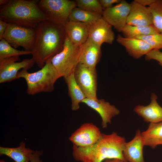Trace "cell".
<instances>
[{"mask_svg": "<svg viewBox=\"0 0 162 162\" xmlns=\"http://www.w3.org/2000/svg\"><path fill=\"white\" fill-rule=\"evenodd\" d=\"M34 151L27 148L25 143L21 142L19 147L10 148L0 147V155H5L13 159L15 162H30Z\"/></svg>", "mask_w": 162, "mask_h": 162, "instance_id": "cell-21", "label": "cell"}, {"mask_svg": "<svg viewBox=\"0 0 162 162\" xmlns=\"http://www.w3.org/2000/svg\"><path fill=\"white\" fill-rule=\"evenodd\" d=\"M90 25L82 22L68 21L64 26L66 36L74 45L81 46L88 37Z\"/></svg>", "mask_w": 162, "mask_h": 162, "instance_id": "cell-18", "label": "cell"}, {"mask_svg": "<svg viewBox=\"0 0 162 162\" xmlns=\"http://www.w3.org/2000/svg\"><path fill=\"white\" fill-rule=\"evenodd\" d=\"M126 143L125 138L115 132L102 134L98 141L88 147H80L74 145L73 156L76 161L102 162L107 159H119L128 162L123 155Z\"/></svg>", "mask_w": 162, "mask_h": 162, "instance_id": "cell-2", "label": "cell"}, {"mask_svg": "<svg viewBox=\"0 0 162 162\" xmlns=\"http://www.w3.org/2000/svg\"><path fill=\"white\" fill-rule=\"evenodd\" d=\"M100 5L104 10L112 7L115 3L118 4L121 0H99Z\"/></svg>", "mask_w": 162, "mask_h": 162, "instance_id": "cell-30", "label": "cell"}, {"mask_svg": "<svg viewBox=\"0 0 162 162\" xmlns=\"http://www.w3.org/2000/svg\"><path fill=\"white\" fill-rule=\"evenodd\" d=\"M9 1V0H0V6L4 5L7 4Z\"/></svg>", "mask_w": 162, "mask_h": 162, "instance_id": "cell-35", "label": "cell"}, {"mask_svg": "<svg viewBox=\"0 0 162 162\" xmlns=\"http://www.w3.org/2000/svg\"><path fill=\"white\" fill-rule=\"evenodd\" d=\"M31 52L20 50L11 46L4 39L0 41V59L31 54Z\"/></svg>", "mask_w": 162, "mask_h": 162, "instance_id": "cell-25", "label": "cell"}, {"mask_svg": "<svg viewBox=\"0 0 162 162\" xmlns=\"http://www.w3.org/2000/svg\"><path fill=\"white\" fill-rule=\"evenodd\" d=\"M38 4L47 20L64 27L69 21L72 10L76 6L75 1L69 0H40Z\"/></svg>", "mask_w": 162, "mask_h": 162, "instance_id": "cell-6", "label": "cell"}, {"mask_svg": "<svg viewBox=\"0 0 162 162\" xmlns=\"http://www.w3.org/2000/svg\"><path fill=\"white\" fill-rule=\"evenodd\" d=\"M112 27L102 17L89 26L88 38L100 46L104 43L112 44L115 39Z\"/></svg>", "mask_w": 162, "mask_h": 162, "instance_id": "cell-12", "label": "cell"}, {"mask_svg": "<svg viewBox=\"0 0 162 162\" xmlns=\"http://www.w3.org/2000/svg\"><path fill=\"white\" fill-rule=\"evenodd\" d=\"M82 49V45L74 44L66 36L62 50L51 60L60 77H64L74 73L79 63Z\"/></svg>", "mask_w": 162, "mask_h": 162, "instance_id": "cell-5", "label": "cell"}, {"mask_svg": "<svg viewBox=\"0 0 162 162\" xmlns=\"http://www.w3.org/2000/svg\"><path fill=\"white\" fill-rule=\"evenodd\" d=\"M145 59L147 61L152 59L156 60L162 66V52L160 50L153 49L151 50L145 55Z\"/></svg>", "mask_w": 162, "mask_h": 162, "instance_id": "cell-29", "label": "cell"}, {"mask_svg": "<svg viewBox=\"0 0 162 162\" xmlns=\"http://www.w3.org/2000/svg\"><path fill=\"white\" fill-rule=\"evenodd\" d=\"M117 41L124 46L128 54L136 59H139L153 50L144 41L136 38H127L118 34Z\"/></svg>", "mask_w": 162, "mask_h": 162, "instance_id": "cell-15", "label": "cell"}, {"mask_svg": "<svg viewBox=\"0 0 162 162\" xmlns=\"http://www.w3.org/2000/svg\"><path fill=\"white\" fill-rule=\"evenodd\" d=\"M19 56L0 59V83L11 82L16 79L20 70L31 68L34 63L31 58H25L20 62Z\"/></svg>", "mask_w": 162, "mask_h": 162, "instance_id": "cell-9", "label": "cell"}, {"mask_svg": "<svg viewBox=\"0 0 162 162\" xmlns=\"http://www.w3.org/2000/svg\"><path fill=\"white\" fill-rule=\"evenodd\" d=\"M0 162H6L5 161L3 160H0Z\"/></svg>", "mask_w": 162, "mask_h": 162, "instance_id": "cell-36", "label": "cell"}, {"mask_svg": "<svg viewBox=\"0 0 162 162\" xmlns=\"http://www.w3.org/2000/svg\"><path fill=\"white\" fill-rule=\"evenodd\" d=\"M158 97L154 93L151 95V101L148 105H138L134 108V111L147 122L157 123L162 122V107L157 101Z\"/></svg>", "mask_w": 162, "mask_h": 162, "instance_id": "cell-16", "label": "cell"}, {"mask_svg": "<svg viewBox=\"0 0 162 162\" xmlns=\"http://www.w3.org/2000/svg\"><path fill=\"white\" fill-rule=\"evenodd\" d=\"M144 146L141 132L138 129L133 139L125 144L123 155L126 161L128 162H145L143 154Z\"/></svg>", "mask_w": 162, "mask_h": 162, "instance_id": "cell-17", "label": "cell"}, {"mask_svg": "<svg viewBox=\"0 0 162 162\" xmlns=\"http://www.w3.org/2000/svg\"><path fill=\"white\" fill-rule=\"evenodd\" d=\"M52 58L47 60L44 66L37 71L29 73L28 70L22 69L18 72L16 78L25 80L27 86V93L29 95L54 91V84L60 77L52 63Z\"/></svg>", "mask_w": 162, "mask_h": 162, "instance_id": "cell-4", "label": "cell"}, {"mask_svg": "<svg viewBox=\"0 0 162 162\" xmlns=\"http://www.w3.org/2000/svg\"><path fill=\"white\" fill-rule=\"evenodd\" d=\"M97 112L102 119L101 125L103 128L110 123L112 118L118 115L120 111L115 106L103 99L94 100L86 98L82 102Z\"/></svg>", "mask_w": 162, "mask_h": 162, "instance_id": "cell-13", "label": "cell"}, {"mask_svg": "<svg viewBox=\"0 0 162 162\" xmlns=\"http://www.w3.org/2000/svg\"><path fill=\"white\" fill-rule=\"evenodd\" d=\"M141 39L148 44L153 49H162V34L158 33L148 35L140 36L135 38Z\"/></svg>", "mask_w": 162, "mask_h": 162, "instance_id": "cell-28", "label": "cell"}, {"mask_svg": "<svg viewBox=\"0 0 162 162\" xmlns=\"http://www.w3.org/2000/svg\"><path fill=\"white\" fill-rule=\"evenodd\" d=\"M8 23L0 20V40L3 39V36Z\"/></svg>", "mask_w": 162, "mask_h": 162, "instance_id": "cell-32", "label": "cell"}, {"mask_svg": "<svg viewBox=\"0 0 162 162\" xmlns=\"http://www.w3.org/2000/svg\"><path fill=\"white\" fill-rule=\"evenodd\" d=\"M35 34V28L8 23L3 39L15 49L21 46L25 50L31 52L34 44Z\"/></svg>", "mask_w": 162, "mask_h": 162, "instance_id": "cell-7", "label": "cell"}, {"mask_svg": "<svg viewBox=\"0 0 162 162\" xmlns=\"http://www.w3.org/2000/svg\"><path fill=\"white\" fill-rule=\"evenodd\" d=\"M149 7L152 17V24L162 34V0H156Z\"/></svg>", "mask_w": 162, "mask_h": 162, "instance_id": "cell-26", "label": "cell"}, {"mask_svg": "<svg viewBox=\"0 0 162 162\" xmlns=\"http://www.w3.org/2000/svg\"><path fill=\"white\" fill-rule=\"evenodd\" d=\"M99 128L92 123H85L69 137L74 145L80 147L91 146L97 142L102 136Z\"/></svg>", "mask_w": 162, "mask_h": 162, "instance_id": "cell-10", "label": "cell"}, {"mask_svg": "<svg viewBox=\"0 0 162 162\" xmlns=\"http://www.w3.org/2000/svg\"><path fill=\"white\" fill-rule=\"evenodd\" d=\"M103 162H125L124 161L119 159H107Z\"/></svg>", "mask_w": 162, "mask_h": 162, "instance_id": "cell-34", "label": "cell"}, {"mask_svg": "<svg viewBox=\"0 0 162 162\" xmlns=\"http://www.w3.org/2000/svg\"><path fill=\"white\" fill-rule=\"evenodd\" d=\"M136 1L142 5L146 7L148 6L149 7L153 4L156 0H135Z\"/></svg>", "mask_w": 162, "mask_h": 162, "instance_id": "cell-33", "label": "cell"}, {"mask_svg": "<svg viewBox=\"0 0 162 162\" xmlns=\"http://www.w3.org/2000/svg\"><path fill=\"white\" fill-rule=\"evenodd\" d=\"M75 2L78 8L102 15L104 10L99 0H76Z\"/></svg>", "mask_w": 162, "mask_h": 162, "instance_id": "cell-27", "label": "cell"}, {"mask_svg": "<svg viewBox=\"0 0 162 162\" xmlns=\"http://www.w3.org/2000/svg\"><path fill=\"white\" fill-rule=\"evenodd\" d=\"M38 0H9L0 6V20L8 23L35 28L47 18L39 8Z\"/></svg>", "mask_w": 162, "mask_h": 162, "instance_id": "cell-3", "label": "cell"}, {"mask_svg": "<svg viewBox=\"0 0 162 162\" xmlns=\"http://www.w3.org/2000/svg\"><path fill=\"white\" fill-rule=\"evenodd\" d=\"M141 134L145 146L154 149L162 145V122L150 123L147 129Z\"/></svg>", "mask_w": 162, "mask_h": 162, "instance_id": "cell-20", "label": "cell"}, {"mask_svg": "<svg viewBox=\"0 0 162 162\" xmlns=\"http://www.w3.org/2000/svg\"><path fill=\"white\" fill-rule=\"evenodd\" d=\"M35 30L32 58L41 68L47 60L62 50L66 35L64 27L55 25L48 20L40 22Z\"/></svg>", "mask_w": 162, "mask_h": 162, "instance_id": "cell-1", "label": "cell"}, {"mask_svg": "<svg viewBox=\"0 0 162 162\" xmlns=\"http://www.w3.org/2000/svg\"><path fill=\"white\" fill-rule=\"evenodd\" d=\"M127 24L133 26H147L152 25V17L149 7H145L135 0L130 3V9Z\"/></svg>", "mask_w": 162, "mask_h": 162, "instance_id": "cell-14", "label": "cell"}, {"mask_svg": "<svg viewBox=\"0 0 162 162\" xmlns=\"http://www.w3.org/2000/svg\"><path fill=\"white\" fill-rule=\"evenodd\" d=\"M102 17L101 14L76 7L71 12L69 21L81 22L90 25Z\"/></svg>", "mask_w": 162, "mask_h": 162, "instance_id": "cell-23", "label": "cell"}, {"mask_svg": "<svg viewBox=\"0 0 162 162\" xmlns=\"http://www.w3.org/2000/svg\"><path fill=\"white\" fill-rule=\"evenodd\" d=\"M74 74L76 81L86 98L98 99V75L96 68H90L79 63Z\"/></svg>", "mask_w": 162, "mask_h": 162, "instance_id": "cell-8", "label": "cell"}, {"mask_svg": "<svg viewBox=\"0 0 162 162\" xmlns=\"http://www.w3.org/2000/svg\"><path fill=\"white\" fill-rule=\"evenodd\" d=\"M130 9V3L124 0L112 7L104 10L102 16L104 20L118 32H121L127 24Z\"/></svg>", "mask_w": 162, "mask_h": 162, "instance_id": "cell-11", "label": "cell"}, {"mask_svg": "<svg viewBox=\"0 0 162 162\" xmlns=\"http://www.w3.org/2000/svg\"><path fill=\"white\" fill-rule=\"evenodd\" d=\"M68 89L71 101V109L76 111L80 108V103L86 97L75 79L74 73L63 77Z\"/></svg>", "mask_w": 162, "mask_h": 162, "instance_id": "cell-22", "label": "cell"}, {"mask_svg": "<svg viewBox=\"0 0 162 162\" xmlns=\"http://www.w3.org/2000/svg\"><path fill=\"white\" fill-rule=\"evenodd\" d=\"M101 54V46L88 37L82 45V49L79 63L87 67L96 68Z\"/></svg>", "mask_w": 162, "mask_h": 162, "instance_id": "cell-19", "label": "cell"}, {"mask_svg": "<svg viewBox=\"0 0 162 162\" xmlns=\"http://www.w3.org/2000/svg\"><path fill=\"white\" fill-rule=\"evenodd\" d=\"M43 154V151H36L32 154L30 162H43L40 159V157Z\"/></svg>", "mask_w": 162, "mask_h": 162, "instance_id": "cell-31", "label": "cell"}, {"mask_svg": "<svg viewBox=\"0 0 162 162\" xmlns=\"http://www.w3.org/2000/svg\"><path fill=\"white\" fill-rule=\"evenodd\" d=\"M121 32L124 37L127 38H134L138 36L160 33L153 24L147 26H136L126 24Z\"/></svg>", "mask_w": 162, "mask_h": 162, "instance_id": "cell-24", "label": "cell"}]
</instances>
